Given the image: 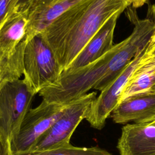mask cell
<instances>
[{"label": "cell", "mask_w": 155, "mask_h": 155, "mask_svg": "<svg viewBox=\"0 0 155 155\" xmlns=\"http://www.w3.org/2000/svg\"><path fill=\"white\" fill-rule=\"evenodd\" d=\"M128 7L125 0H87L63 13L41 33L63 71L111 16Z\"/></svg>", "instance_id": "1"}, {"label": "cell", "mask_w": 155, "mask_h": 155, "mask_svg": "<svg viewBox=\"0 0 155 155\" xmlns=\"http://www.w3.org/2000/svg\"><path fill=\"white\" fill-rule=\"evenodd\" d=\"M120 45L121 42L114 44L107 53L87 65L63 71L55 83L39 91V96L48 102L66 104L87 94L102 79L110 60Z\"/></svg>", "instance_id": "2"}, {"label": "cell", "mask_w": 155, "mask_h": 155, "mask_svg": "<svg viewBox=\"0 0 155 155\" xmlns=\"http://www.w3.org/2000/svg\"><path fill=\"white\" fill-rule=\"evenodd\" d=\"M63 69L41 33L28 40L24 54V80L36 94L55 83Z\"/></svg>", "instance_id": "3"}, {"label": "cell", "mask_w": 155, "mask_h": 155, "mask_svg": "<svg viewBox=\"0 0 155 155\" xmlns=\"http://www.w3.org/2000/svg\"><path fill=\"white\" fill-rule=\"evenodd\" d=\"M35 94L24 79L10 81L0 88V136L10 144L18 133Z\"/></svg>", "instance_id": "4"}, {"label": "cell", "mask_w": 155, "mask_h": 155, "mask_svg": "<svg viewBox=\"0 0 155 155\" xmlns=\"http://www.w3.org/2000/svg\"><path fill=\"white\" fill-rule=\"evenodd\" d=\"M96 97L95 92L87 93L67 104L56 122L39 138L30 151H41L69 145L71 136Z\"/></svg>", "instance_id": "5"}, {"label": "cell", "mask_w": 155, "mask_h": 155, "mask_svg": "<svg viewBox=\"0 0 155 155\" xmlns=\"http://www.w3.org/2000/svg\"><path fill=\"white\" fill-rule=\"evenodd\" d=\"M66 105L67 104H59L42 100L38 107L30 108L18 133L10 142L12 155L30 151L39 138L60 117Z\"/></svg>", "instance_id": "6"}, {"label": "cell", "mask_w": 155, "mask_h": 155, "mask_svg": "<svg viewBox=\"0 0 155 155\" xmlns=\"http://www.w3.org/2000/svg\"><path fill=\"white\" fill-rule=\"evenodd\" d=\"M155 22L146 18L137 21L131 34L124 41L110 60L106 72L94 89L103 90L115 80L149 43Z\"/></svg>", "instance_id": "7"}, {"label": "cell", "mask_w": 155, "mask_h": 155, "mask_svg": "<svg viewBox=\"0 0 155 155\" xmlns=\"http://www.w3.org/2000/svg\"><path fill=\"white\" fill-rule=\"evenodd\" d=\"M147 46L148 45L137 54L120 74L102 90L99 96L93 101L85 117V119L92 127L98 130L104 127L106 119L119 102L125 87Z\"/></svg>", "instance_id": "8"}, {"label": "cell", "mask_w": 155, "mask_h": 155, "mask_svg": "<svg viewBox=\"0 0 155 155\" xmlns=\"http://www.w3.org/2000/svg\"><path fill=\"white\" fill-rule=\"evenodd\" d=\"M123 12H116L106 21L64 71H70L87 65L99 59L112 48L117 20Z\"/></svg>", "instance_id": "9"}, {"label": "cell", "mask_w": 155, "mask_h": 155, "mask_svg": "<svg viewBox=\"0 0 155 155\" xmlns=\"http://www.w3.org/2000/svg\"><path fill=\"white\" fill-rule=\"evenodd\" d=\"M118 124L134 121L147 124L155 119V94L142 93L130 96L120 101L111 114Z\"/></svg>", "instance_id": "10"}, {"label": "cell", "mask_w": 155, "mask_h": 155, "mask_svg": "<svg viewBox=\"0 0 155 155\" xmlns=\"http://www.w3.org/2000/svg\"><path fill=\"white\" fill-rule=\"evenodd\" d=\"M87 0H41L29 12L26 30L27 41L42 33L63 13Z\"/></svg>", "instance_id": "11"}, {"label": "cell", "mask_w": 155, "mask_h": 155, "mask_svg": "<svg viewBox=\"0 0 155 155\" xmlns=\"http://www.w3.org/2000/svg\"><path fill=\"white\" fill-rule=\"evenodd\" d=\"M142 93L155 94V51L148 44L126 84L120 101Z\"/></svg>", "instance_id": "12"}, {"label": "cell", "mask_w": 155, "mask_h": 155, "mask_svg": "<svg viewBox=\"0 0 155 155\" xmlns=\"http://www.w3.org/2000/svg\"><path fill=\"white\" fill-rule=\"evenodd\" d=\"M28 14L14 12L0 30V62L15 56L27 42L26 37Z\"/></svg>", "instance_id": "13"}, {"label": "cell", "mask_w": 155, "mask_h": 155, "mask_svg": "<svg viewBox=\"0 0 155 155\" xmlns=\"http://www.w3.org/2000/svg\"><path fill=\"white\" fill-rule=\"evenodd\" d=\"M16 155H112L108 151L98 147H78L70 144L59 148L41 150L30 151Z\"/></svg>", "instance_id": "14"}, {"label": "cell", "mask_w": 155, "mask_h": 155, "mask_svg": "<svg viewBox=\"0 0 155 155\" xmlns=\"http://www.w3.org/2000/svg\"><path fill=\"white\" fill-rule=\"evenodd\" d=\"M16 0H0V30L14 12Z\"/></svg>", "instance_id": "15"}, {"label": "cell", "mask_w": 155, "mask_h": 155, "mask_svg": "<svg viewBox=\"0 0 155 155\" xmlns=\"http://www.w3.org/2000/svg\"><path fill=\"white\" fill-rule=\"evenodd\" d=\"M40 1L41 0H16L14 12L28 15L30 10Z\"/></svg>", "instance_id": "16"}, {"label": "cell", "mask_w": 155, "mask_h": 155, "mask_svg": "<svg viewBox=\"0 0 155 155\" xmlns=\"http://www.w3.org/2000/svg\"><path fill=\"white\" fill-rule=\"evenodd\" d=\"M0 155H12L10 144L0 136Z\"/></svg>", "instance_id": "17"}, {"label": "cell", "mask_w": 155, "mask_h": 155, "mask_svg": "<svg viewBox=\"0 0 155 155\" xmlns=\"http://www.w3.org/2000/svg\"><path fill=\"white\" fill-rule=\"evenodd\" d=\"M128 6L131 5L134 8H139L147 3L149 0H125Z\"/></svg>", "instance_id": "18"}, {"label": "cell", "mask_w": 155, "mask_h": 155, "mask_svg": "<svg viewBox=\"0 0 155 155\" xmlns=\"http://www.w3.org/2000/svg\"><path fill=\"white\" fill-rule=\"evenodd\" d=\"M148 47L153 50L155 51V27L154 29V31L153 33V35L151 37V39L150 40L149 44H148Z\"/></svg>", "instance_id": "19"}, {"label": "cell", "mask_w": 155, "mask_h": 155, "mask_svg": "<svg viewBox=\"0 0 155 155\" xmlns=\"http://www.w3.org/2000/svg\"><path fill=\"white\" fill-rule=\"evenodd\" d=\"M154 121H155V119H154L153 121H151V122H154ZM150 122H149V123H150ZM147 124H148V123H147Z\"/></svg>", "instance_id": "20"}]
</instances>
